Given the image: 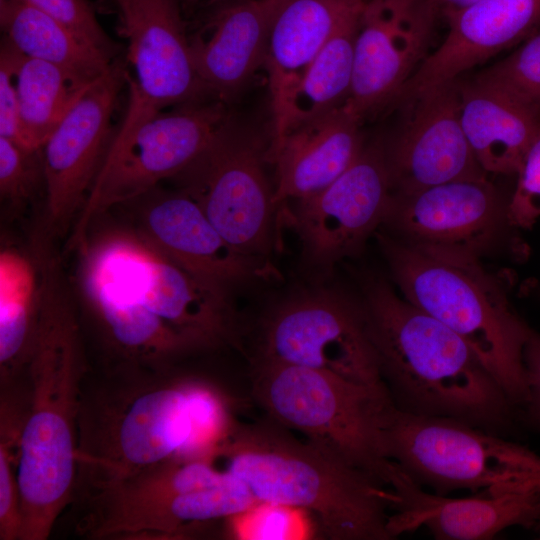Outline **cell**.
<instances>
[{"label":"cell","instance_id":"34","mask_svg":"<svg viewBox=\"0 0 540 540\" xmlns=\"http://www.w3.org/2000/svg\"><path fill=\"white\" fill-rule=\"evenodd\" d=\"M50 15L79 39L110 61L118 57V46L105 33L88 0H25Z\"/></svg>","mask_w":540,"mask_h":540},{"label":"cell","instance_id":"27","mask_svg":"<svg viewBox=\"0 0 540 540\" xmlns=\"http://www.w3.org/2000/svg\"><path fill=\"white\" fill-rule=\"evenodd\" d=\"M3 37L24 56L55 64L92 83L111 62L59 21L25 0H0Z\"/></svg>","mask_w":540,"mask_h":540},{"label":"cell","instance_id":"32","mask_svg":"<svg viewBox=\"0 0 540 540\" xmlns=\"http://www.w3.org/2000/svg\"><path fill=\"white\" fill-rule=\"evenodd\" d=\"M40 192L45 198L42 151L26 150L0 137V196L14 210H20Z\"/></svg>","mask_w":540,"mask_h":540},{"label":"cell","instance_id":"36","mask_svg":"<svg viewBox=\"0 0 540 540\" xmlns=\"http://www.w3.org/2000/svg\"><path fill=\"white\" fill-rule=\"evenodd\" d=\"M16 49L4 38L0 49V137L20 142V122L15 86Z\"/></svg>","mask_w":540,"mask_h":540},{"label":"cell","instance_id":"40","mask_svg":"<svg viewBox=\"0 0 540 540\" xmlns=\"http://www.w3.org/2000/svg\"><path fill=\"white\" fill-rule=\"evenodd\" d=\"M114 1L116 2V4H118V3H119L120 1H122V0H114Z\"/></svg>","mask_w":540,"mask_h":540},{"label":"cell","instance_id":"9","mask_svg":"<svg viewBox=\"0 0 540 540\" xmlns=\"http://www.w3.org/2000/svg\"><path fill=\"white\" fill-rule=\"evenodd\" d=\"M379 384L375 350L360 300L317 287L279 303L262 326L259 359Z\"/></svg>","mask_w":540,"mask_h":540},{"label":"cell","instance_id":"12","mask_svg":"<svg viewBox=\"0 0 540 540\" xmlns=\"http://www.w3.org/2000/svg\"><path fill=\"white\" fill-rule=\"evenodd\" d=\"M117 6L133 74L127 72L129 101L114 137L164 108L215 99L194 65L180 0H122Z\"/></svg>","mask_w":540,"mask_h":540},{"label":"cell","instance_id":"28","mask_svg":"<svg viewBox=\"0 0 540 540\" xmlns=\"http://www.w3.org/2000/svg\"><path fill=\"white\" fill-rule=\"evenodd\" d=\"M14 70L20 122L18 146L30 151L40 150L91 83L81 81L55 64L24 56L18 50Z\"/></svg>","mask_w":540,"mask_h":540},{"label":"cell","instance_id":"29","mask_svg":"<svg viewBox=\"0 0 540 540\" xmlns=\"http://www.w3.org/2000/svg\"><path fill=\"white\" fill-rule=\"evenodd\" d=\"M360 15L328 41L307 69L288 100L282 121L273 132L272 143L346 102L352 85L354 43Z\"/></svg>","mask_w":540,"mask_h":540},{"label":"cell","instance_id":"3","mask_svg":"<svg viewBox=\"0 0 540 540\" xmlns=\"http://www.w3.org/2000/svg\"><path fill=\"white\" fill-rule=\"evenodd\" d=\"M81 395L77 471L88 483L174 460L217 457L237 422L227 396L196 377L151 378Z\"/></svg>","mask_w":540,"mask_h":540},{"label":"cell","instance_id":"35","mask_svg":"<svg viewBox=\"0 0 540 540\" xmlns=\"http://www.w3.org/2000/svg\"><path fill=\"white\" fill-rule=\"evenodd\" d=\"M508 203V220L516 229H529L540 217V135L531 145Z\"/></svg>","mask_w":540,"mask_h":540},{"label":"cell","instance_id":"5","mask_svg":"<svg viewBox=\"0 0 540 540\" xmlns=\"http://www.w3.org/2000/svg\"><path fill=\"white\" fill-rule=\"evenodd\" d=\"M391 278L402 296L459 335L523 407L528 389L524 348L531 327L479 257L414 246L375 232Z\"/></svg>","mask_w":540,"mask_h":540},{"label":"cell","instance_id":"22","mask_svg":"<svg viewBox=\"0 0 540 540\" xmlns=\"http://www.w3.org/2000/svg\"><path fill=\"white\" fill-rule=\"evenodd\" d=\"M284 1H224L188 34L196 70L215 99L228 102L263 65L270 26Z\"/></svg>","mask_w":540,"mask_h":540},{"label":"cell","instance_id":"16","mask_svg":"<svg viewBox=\"0 0 540 540\" xmlns=\"http://www.w3.org/2000/svg\"><path fill=\"white\" fill-rule=\"evenodd\" d=\"M438 9L431 0H366L346 108L363 119L394 99L426 59Z\"/></svg>","mask_w":540,"mask_h":540},{"label":"cell","instance_id":"24","mask_svg":"<svg viewBox=\"0 0 540 540\" xmlns=\"http://www.w3.org/2000/svg\"><path fill=\"white\" fill-rule=\"evenodd\" d=\"M366 0H285L270 26L263 65L268 75L273 132L288 100L328 41L361 14Z\"/></svg>","mask_w":540,"mask_h":540},{"label":"cell","instance_id":"37","mask_svg":"<svg viewBox=\"0 0 540 540\" xmlns=\"http://www.w3.org/2000/svg\"><path fill=\"white\" fill-rule=\"evenodd\" d=\"M528 396L523 408L528 421L540 431V333L531 330L524 348Z\"/></svg>","mask_w":540,"mask_h":540},{"label":"cell","instance_id":"4","mask_svg":"<svg viewBox=\"0 0 540 540\" xmlns=\"http://www.w3.org/2000/svg\"><path fill=\"white\" fill-rule=\"evenodd\" d=\"M218 458L258 501L311 512L329 539H391L392 489L275 422L237 423Z\"/></svg>","mask_w":540,"mask_h":540},{"label":"cell","instance_id":"1","mask_svg":"<svg viewBox=\"0 0 540 540\" xmlns=\"http://www.w3.org/2000/svg\"><path fill=\"white\" fill-rule=\"evenodd\" d=\"M27 408L19 444L20 540H44L77 480L78 419L85 360L60 262L43 264V298L25 367Z\"/></svg>","mask_w":540,"mask_h":540},{"label":"cell","instance_id":"2","mask_svg":"<svg viewBox=\"0 0 540 540\" xmlns=\"http://www.w3.org/2000/svg\"><path fill=\"white\" fill-rule=\"evenodd\" d=\"M361 292L380 376L396 408L503 436L517 407L471 347L384 278L364 277Z\"/></svg>","mask_w":540,"mask_h":540},{"label":"cell","instance_id":"11","mask_svg":"<svg viewBox=\"0 0 540 540\" xmlns=\"http://www.w3.org/2000/svg\"><path fill=\"white\" fill-rule=\"evenodd\" d=\"M105 250L129 295L197 349L238 346L240 324L228 290L190 273L134 229L103 231Z\"/></svg>","mask_w":540,"mask_h":540},{"label":"cell","instance_id":"8","mask_svg":"<svg viewBox=\"0 0 540 540\" xmlns=\"http://www.w3.org/2000/svg\"><path fill=\"white\" fill-rule=\"evenodd\" d=\"M231 119L227 102L209 99L162 111L129 134L114 137L72 227L67 248H78L100 214L186 169Z\"/></svg>","mask_w":540,"mask_h":540},{"label":"cell","instance_id":"10","mask_svg":"<svg viewBox=\"0 0 540 540\" xmlns=\"http://www.w3.org/2000/svg\"><path fill=\"white\" fill-rule=\"evenodd\" d=\"M267 152L257 136L231 119L210 146L172 178L228 243L261 258L269 253L276 207L264 166Z\"/></svg>","mask_w":540,"mask_h":540},{"label":"cell","instance_id":"19","mask_svg":"<svg viewBox=\"0 0 540 540\" xmlns=\"http://www.w3.org/2000/svg\"><path fill=\"white\" fill-rule=\"evenodd\" d=\"M389 487L396 496L387 530L391 539L425 527L439 540L492 539L521 526L540 531V484L487 496L450 498L429 493L394 462Z\"/></svg>","mask_w":540,"mask_h":540},{"label":"cell","instance_id":"38","mask_svg":"<svg viewBox=\"0 0 540 540\" xmlns=\"http://www.w3.org/2000/svg\"><path fill=\"white\" fill-rule=\"evenodd\" d=\"M439 12L445 13L463 9L477 0H431Z\"/></svg>","mask_w":540,"mask_h":540},{"label":"cell","instance_id":"33","mask_svg":"<svg viewBox=\"0 0 540 540\" xmlns=\"http://www.w3.org/2000/svg\"><path fill=\"white\" fill-rule=\"evenodd\" d=\"M22 428L16 422H0V539H19L20 494L17 480Z\"/></svg>","mask_w":540,"mask_h":540},{"label":"cell","instance_id":"25","mask_svg":"<svg viewBox=\"0 0 540 540\" xmlns=\"http://www.w3.org/2000/svg\"><path fill=\"white\" fill-rule=\"evenodd\" d=\"M459 93L462 128L480 166L517 175L540 135V114L475 79L459 85Z\"/></svg>","mask_w":540,"mask_h":540},{"label":"cell","instance_id":"13","mask_svg":"<svg viewBox=\"0 0 540 540\" xmlns=\"http://www.w3.org/2000/svg\"><path fill=\"white\" fill-rule=\"evenodd\" d=\"M127 66L115 58L79 95L44 143V226L62 235L75 223L116 132L112 119L127 85Z\"/></svg>","mask_w":540,"mask_h":540},{"label":"cell","instance_id":"41","mask_svg":"<svg viewBox=\"0 0 540 540\" xmlns=\"http://www.w3.org/2000/svg\"><path fill=\"white\" fill-rule=\"evenodd\" d=\"M539 536H540V534H539ZM539 538H540V537H539Z\"/></svg>","mask_w":540,"mask_h":540},{"label":"cell","instance_id":"26","mask_svg":"<svg viewBox=\"0 0 540 540\" xmlns=\"http://www.w3.org/2000/svg\"><path fill=\"white\" fill-rule=\"evenodd\" d=\"M43 298V238L31 252H0L1 383L24 370L31 352Z\"/></svg>","mask_w":540,"mask_h":540},{"label":"cell","instance_id":"23","mask_svg":"<svg viewBox=\"0 0 540 540\" xmlns=\"http://www.w3.org/2000/svg\"><path fill=\"white\" fill-rule=\"evenodd\" d=\"M362 119L343 104L271 143L276 167L274 203L310 197L336 180L361 153Z\"/></svg>","mask_w":540,"mask_h":540},{"label":"cell","instance_id":"18","mask_svg":"<svg viewBox=\"0 0 540 540\" xmlns=\"http://www.w3.org/2000/svg\"><path fill=\"white\" fill-rule=\"evenodd\" d=\"M129 202L138 206L134 230L203 280L228 290L232 285L265 277L272 270L265 258L247 255L228 243L197 202L180 189L157 186Z\"/></svg>","mask_w":540,"mask_h":540},{"label":"cell","instance_id":"15","mask_svg":"<svg viewBox=\"0 0 540 540\" xmlns=\"http://www.w3.org/2000/svg\"><path fill=\"white\" fill-rule=\"evenodd\" d=\"M391 193L384 146L364 145L336 180L296 201L292 222L305 263L326 273L340 260L357 254L381 226Z\"/></svg>","mask_w":540,"mask_h":540},{"label":"cell","instance_id":"6","mask_svg":"<svg viewBox=\"0 0 540 540\" xmlns=\"http://www.w3.org/2000/svg\"><path fill=\"white\" fill-rule=\"evenodd\" d=\"M253 393L273 422L389 486L386 429L396 406L385 384H363L301 366L258 360Z\"/></svg>","mask_w":540,"mask_h":540},{"label":"cell","instance_id":"7","mask_svg":"<svg viewBox=\"0 0 540 540\" xmlns=\"http://www.w3.org/2000/svg\"><path fill=\"white\" fill-rule=\"evenodd\" d=\"M390 459L416 483L503 493L540 484V455L503 436L442 417L394 411L386 429Z\"/></svg>","mask_w":540,"mask_h":540},{"label":"cell","instance_id":"21","mask_svg":"<svg viewBox=\"0 0 540 540\" xmlns=\"http://www.w3.org/2000/svg\"><path fill=\"white\" fill-rule=\"evenodd\" d=\"M448 32L422 62L399 99L451 83L500 51L526 40L540 29V0H477L443 13Z\"/></svg>","mask_w":540,"mask_h":540},{"label":"cell","instance_id":"14","mask_svg":"<svg viewBox=\"0 0 540 540\" xmlns=\"http://www.w3.org/2000/svg\"><path fill=\"white\" fill-rule=\"evenodd\" d=\"M508 203L487 177L461 179L391 193L381 226L404 243L481 258L503 240L521 243L507 237L516 229L508 220Z\"/></svg>","mask_w":540,"mask_h":540},{"label":"cell","instance_id":"39","mask_svg":"<svg viewBox=\"0 0 540 540\" xmlns=\"http://www.w3.org/2000/svg\"><path fill=\"white\" fill-rule=\"evenodd\" d=\"M224 1H227V0H183V5L185 7H195L202 4L214 6Z\"/></svg>","mask_w":540,"mask_h":540},{"label":"cell","instance_id":"31","mask_svg":"<svg viewBox=\"0 0 540 540\" xmlns=\"http://www.w3.org/2000/svg\"><path fill=\"white\" fill-rule=\"evenodd\" d=\"M474 79L540 114V29L516 51Z\"/></svg>","mask_w":540,"mask_h":540},{"label":"cell","instance_id":"30","mask_svg":"<svg viewBox=\"0 0 540 540\" xmlns=\"http://www.w3.org/2000/svg\"><path fill=\"white\" fill-rule=\"evenodd\" d=\"M225 520L228 536L238 540H306L321 531L311 512L275 502L259 501Z\"/></svg>","mask_w":540,"mask_h":540},{"label":"cell","instance_id":"20","mask_svg":"<svg viewBox=\"0 0 540 540\" xmlns=\"http://www.w3.org/2000/svg\"><path fill=\"white\" fill-rule=\"evenodd\" d=\"M76 251L80 254L82 295L106 339L130 367L159 370L171 358L197 349L129 295L91 235L85 237Z\"/></svg>","mask_w":540,"mask_h":540},{"label":"cell","instance_id":"17","mask_svg":"<svg viewBox=\"0 0 540 540\" xmlns=\"http://www.w3.org/2000/svg\"><path fill=\"white\" fill-rule=\"evenodd\" d=\"M410 112L384 147L393 194H408L451 181L484 178L464 133L457 81L406 99Z\"/></svg>","mask_w":540,"mask_h":540}]
</instances>
